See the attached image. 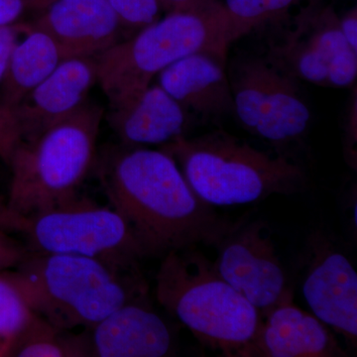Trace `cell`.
Returning <instances> with one entry per match:
<instances>
[{
  "label": "cell",
  "instance_id": "1",
  "mask_svg": "<svg viewBox=\"0 0 357 357\" xmlns=\"http://www.w3.org/2000/svg\"><path fill=\"white\" fill-rule=\"evenodd\" d=\"M93 169L145 257L198 244L215 248L241 222L199 199L173 157L160 148L107 145L96 153Z\"/></svg>",
  "mask_w": 357,
  "mask_h": 357
},
{
  "label": "cell",
  "instance_id": "2",
  "mask_svg": "<svg viewBox=\"0 0 357 357\" xmlns=\"http://www.w3.org/2000/svg\"><path fill=\"white\" fill-rule=\"evenodd\" d=\"M13 274L34 312L64 331L88 330L146 296L137 269H119L86 256L31 252Z\"/></svg>",
  "mask_w": 357,
  "mask_h": 357
},
{
  "label": "cell",
  "instance_id": "3",
  "mask_svg": "<svg viewBox=\"0 0 357 357\" xmlns=\"http://www.w3.org/2000/svg\"><path fill=\"white\" fill-rule=\"evenodd\" d=\"M159 148L173 157L195 194L213 206L252 204L307 188L302 167L225 131L183 136Z\"/></svg>",
  "mask_w": 357,
  "mask_h": 357
},
{
  "label": "cell",
  "instance_id": "4",
  "mask_svg": "<svg viewBox=\"0 0 357 357\" xmlns=\"http://www.w3.org/2000/svg\"><path fill=\"white\" fill-rule=\"evenodd\" d=\"M227 16L217 0L169 11L96 57L98 84L109 105L154 83L176 61L208 52L227 56Z\"/></svg>",
  "mask_w": 357,
  "mask_h": 357
},
{
  "label": "cell",
  "instance_id": "5",
  "mask_svg": "<svg viewBox=\"0 0 357 357\" xmlns=\"http://www.w3.org/2000/svg\"><path fill=\"white\" fill-rule=\"evenodd\" d=\"M156 298L202 344L225 356L237 357L261 323L259 312L223 280L213 261L192 248L164 256Z\"/></svg>",
  "mask_w": 357,
  "mask_h": 357
},
{
  "label": "cell",
  "instance_id": "6",
  "mask_svg": "<svg viewBox=\"0 0 357 357\" xmlns=\"http://www.w3.org/2000/svg\"><path fill=\"white\" fill-rule=\"evenodd\" d=\"M103 107L86 102L33 140L20 143L8 163L9 211L20 215L76 198L96 157Z\"/></svg>",
  "mask_w": 357,
  "mask_h": 357
},
{
  "label": "cell",
  "instance_id": "7",
  "mask_svg": "<svg viewBox=\"0 0 357 357\" xmlns=\"http://www.w3.org/2000/svg\"><path fill=\"white\" fill-rule=\"evenodd\" d=\"M9 211V230L31 252L86 256L123 270H135L145 257L126 220L84 197L28 215Z\"/></svg>",
  "mask_w": 357,
  "mask_h": 357
},
{
  "label": "cell",
  "instance_id": "8",
  "mask_svg": "<svg viewBox=\"0 0 357 357\" xmlns=\"http://www.w3.org/2000/svg\"><path fill=\"white\" fill-rule=\"evenodd\" d=\"M229 81L234 114L248 132L279 149L304 137L311 112L296 77L273 58L244 59Z\"/></svg>",
  "mask_w": 357,
  "mask_h": 357
},
{
  "label": "cell",
  "instance_id": "9",
  "mask_svg": "<svg viewBox=\"0 0 357 357\" xmlns=\"http://www.w3.org/2000/svg\"><path fill=\"white\" fill-rule=\"evenodd\" d=\"M215 271L263 316L292 296L269 229L262 220H241L215 246Z\"/></svg>",
  "mask_w": 357,
  "mask_h": 357
},
{
  "label": "cell",
  "instance_id": "10",
  "mask_svg": "<svg viewBox=\"0 0 357 357\" xmlns=\"http://www.w3.org/2000/svg\"><path fill=\"white\" fill-rule=\"evenodd\" d=\"M273 59L292 76L317 86L347 88L356 81L357 52L330 9L305 14Z\"/></svg>",
  "mask_w": 357,
  "mask_h": 357
},
{
  "label": "cell",
  "instance_id": "11",
  "mask_svg": "<svg viewBox=\"0 0 357 357\" xmlns=\"http://www.w3.org/2000/svg\"><path fill=\"white\" fill-rule=\"evenodd\" d=\"M310 260L302 291L312 314L356 344L357 273L349 258L323 234L310 241Z\"/></svg>",
  "mask_w": 357,
  "mask_h": 357
},
{
  "label": "cell",
  "instance_id": "12",
  "mask_svg": "<svg viewBox=\"0 0 357 357\" xmlns=\"http://www.w3.org/2000/svg\"><path fill=\"white\" fill-rule=\"evenodd\" d=\"M98 84L93 57L65 59L57 69L11 107L20 143L36 138L89 102Z\"/></svg>",
  "mask_w": 357,
  "mask_h": 357
},
{
  "label": "cell",
  "instance_id": "13",
  "mask_svg": "<svg viewBox=\"0 0 357 357\" xmlns=\"http://www.w3.org/2000/svg\"><path fill=\"white\" fill-rule=\"evenodd\" d=\"M27 24L50 35L67 58L98 57L130 35L107 0H51Z\"/></svg>",
  "mask_w": 357,
  "mask_h": 357
},
{
  "label": "cell",
  "instance_id": "14",
  "mask_svg": "<svg viewBox=\"0 0 357 357\" xmlns=\"http://www.w3.org/2000/svg\"><path fill=\"white\" fill-rule=\"evenodd\" d=\"M345 356L325 324L296 306L293 295L262 317L255 337L237 354V357Z\"/></svg>",
  "mask_w": 357,
  "mask_h": 357
},
{
  "label": "cell",
  "instance_id": "15",
  "mask_svg": "<svg viewBox=\"0 0 357 357\" xmlns=\"http://www.w3.org/2000/svg\"><path fill=\"white\" fill-rule=\"evenodd\" d=\"M89 331L91 356L163 357L172 356L174 337L147 297L130 301Z\"/></svg>",
  "mask_w": 357,
  "mask_h": 357
},
{
  "label": "cell",
  "instance_id": "16",
  "mask_svg": "<svg viewBox=\"0 0 357 357\" xmlns=\"http://www.w3.org/2000/svg\"><path fill=\"white\" fill-rule=\"evenodd\" d=\"M110 129L122 145L162 147L185 136L187 110L159 84L146 89L105 112Z\"/></svg>",
  "mask_w": 357,
  "mask_h": 357
},
{
  "label": "cell",
  "instance_id": "17",
  "mask_svg": "<svg viewBox=\"0 0 357 357\" xmlns=\"http://www.w3.org/2000/svg\"><path fill=\"white\" fill-rule=\"evenodd\" d=\"M154 82L187 112L204 116L234 114L227 56L191 54L162 70Z\"/></svg>",
  "mask_w": 357,
  "mask_h": 357
},
{
  "label": "cell",
  "instance_id": "18",
  "mask_svg": "<svg viewBox=\"0 0 357 357\" xmlns=\"http://www.w3.org/2000/svg\"><path fill=\"white\" fill-rule=\"evenodd\" d=\"M65 59L64 52L50 35L26 23L0 84V105L7 109L17 105Z\"/></svg>",
  "mask_w": 357,
  "mask_h": 357
},
{
  "label": "cell",
  "instance_id": "19",
  "mask_svg": "<svg viewBox=\"0 0 357 357\" xmlns=\"http://www.w3.org/2000/svg\"><path fill=\"white\" fill-rule=\"evenodd\" d=\"M9 356L84 357L91 356L89 333L74 335L60 330L38 316L18 338Z\"/></svg>",
  "mask_w": 357,
  "mask_h": 357
},
{
  "label": "cell",
  "instance_id": "20",
  "mask_svg": "<svg viewBox=\"0 0 357 357\" xmlns=\"http://www.w3.org/2000/svg\"><path fill=\"white\" fill-rule=\"evenodd\" d=\"M37 316L13 271H0V357L9 356Z\"/></svg>",
  "mask_w": 357,
  "mask_h": 357
},
{
  "label": "cell",
  "instance_id": "21",
  "mask_svg": "<svg viewBox=\"0 0 357 357\" xmlns=\"http://www.w3.org/2000/svg\"><path fill=\"white\" fill-rule=\"evenodd\" d=\"M295 0H225L229 45L281 16Z\"/></svg>",
  "mask_w": 357,
  "mask_h": 357
},
{
  "label": "cell",
  "instance_id": "22",
  "mask_svg": "<svg viewBox=\"0 0 357 357\" xmlns=\"http://www.w3.org/2000/svg\"><path fill=\"white\" fill-rule=\"evenodd\" d=\"M129 34L162 17L163 0H107Z\"/></svg>",
  "mask_w": 357,
  "mask_h": 357
},
{
  "label": "cell",
  "instance_id": "23",
  "mask_svg": "<svg viewBox=\"0 0 357 357\" xmlns=\"http://www.w3.org/2000/svg\"><path fill=\"white\" fill-rule=\"evenodd\" d=\"M45 6V0H0V26L27 23Z\"/></svg>",
  "mask_w": 357,
  "mask_h": 357
},
{
  "label": "cell",
  "instance_id": "24",
  "mask_svg": "<svg viewBox=\"0 0 357 357\" xmlns=\"http://www.w3.org/2000/svg\"><path fill=\"white\" fill-rule=\"evenodd\" d=\"M10 234L0 225V271L17 267L31 253L26 244L16 241Z\"/></svg>",
  "mask_w": 357,
  "mask_h": 357
},
{
  "label": "cell",
  "instance_id": "25",
  "mask_svg": "<svg viewBox=\"0 0 357 357\" xmlns=\"http://www.w3.org/2000/svg\"><path fill=\"white\" fill-rule=\"evenodd\" d=\"M20 144L10 109L0 105V159L8 165L16 148Z\"/></svg>",
  "mask_w": 357,
  "mask_h": 357
},
{
  "label": "cell",
  "instance_id": "26",
  "mask_svg": "<svg viewBox=\"0 0 357 357\" xmlns=\"http://www.w3.org/2000/svg\"><path fill=\"white\" fill-rule=\"evenodd\" d=\"M25 24L0 26V84L6 75L14 47L25 32Z\"/></svg>",
  "mask_w": 357,
  "mask_h": 357
},
{
  "label": "cell",
  "instance_id": "27",
  "mask_svg": "<svg viewBox=\"0 0 357 357\" xmlns=\"http://www.w3.org/2000/svg\"><path fill=\"white\" fill-rule=\"evenodd\" d=\"M340 29L349 46L357 52V15L356 9L347 14L340 20Z\"/></svg>",
  "mask_w": 357,
  "mask_h": 357
},
{
  "label": "cell",
  "instance_id": "28",
  "mask_svg": "<svg viewBox=\"0 0 357 357\" xmlns=\"http://www.w3.org/2000/svg\"><path fill=\"white\" fill-rule=\"evenodd\" d=\"M206 1H210V0H163L164 10L167 13L169 11L198 6Z\"/></svg>",
  "mask_w": 357,
  "mask_h": 357
},
{
  "label": "cell",
  "instance_id": "29",
  "mask_svg": "<svg viewBox=\"0 0 357 357\" xmlns=\"http://www.w3.org/2000/svg\"><path fill=\"white\" fill-rule=\"evenodd\" d=\"M8 215H9V210L7 208L6 201L3 199L0 198V225L2 227H6L7 230L8 229Z\"/></svg>",
  "mask_w": 357,
  "mask_h": 357
},
{
  "label": "cell",
  "instance_id": "30",
  "mask_svg": "<svg viewBox=\"0 0 357 357\" xmlns=\"http://www.w3.org/2000/svg\"><path fill=\"white\" fill-rule=\"evenodd\" d=\"M51 1V0H45V4L47 3V2Z\"/></svg>",
  "mask_w": 357,
  "mask_h": 357
}]
</instances>
